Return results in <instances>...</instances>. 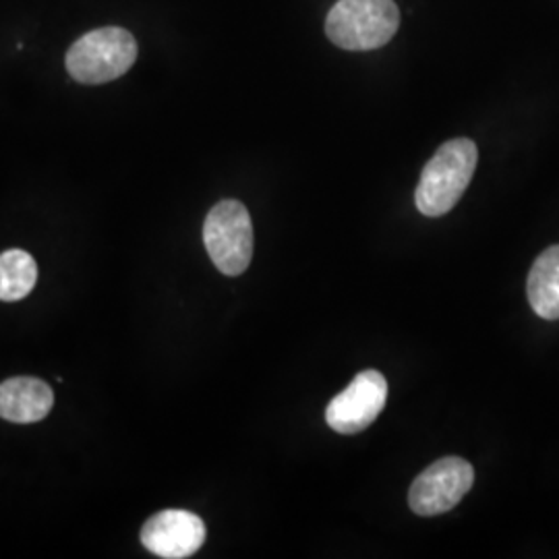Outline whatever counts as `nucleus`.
<instances>
[{
  "instance_id": "f257e3e1",
  "label": "nucleus",
  "mask_w": 559,
  "mask_h": 559,
  "mask_svg": "<svg viewBox=\"0 0 559 559\" xmlns=\"http://www.w3.org/2000/svg\"><path fill=\"white\" fill-rule=\"evenodd\" d=\"M477 160L479 150L475 141L460 138L443 143L423 168L415 191V203L420 214L429 218L448 214L471 185Z\"/></svg>"
},
{
  "instance_id": "f03ea898",
  "label": "nucleus",
  "mask_w": 559,
  "mask_h": 559,
  "mask_svg": "<svg viewBox=\"0 0 559 559\" xmlns=\"http://www.w3.org/2000/svg\"><path fill=\"white\" fill-rule=\"evenodd\" d=\"M400 11L394 0H338L325 20V34L344 50H376L394 38Z\"/></svg>"
},
{
  "instance_id": "7ed1b4c3",
  "label": "nucleus",
  "mask_w": 559,
  "mask_h": 559,
  "mask_svg": "<svg viewBox=\"0 0 559 559\" xmlns=\"http://www.w3.org/2000/svg\"><path fill=\"white\" fill-rule=\"evenodd\" d=\"M138 60V41L122 27L85 34L67 52V71L80 83L98 85L122 78Z\"/></svg>"
},
{
  "instance_id": "20e7f679",
  "label": "nucleus",
  "mask_w": 559,
  "mask_h": 559,
  "mask_svg": "<svg viewBox=\"0 0 559 559\" xmlns=\"http://www.w3.org/2000/svg\"><path fill=\"white\" fill-rule=\"evenodd\" d=\"M203 242L210 260L226 276H240L253 258V224L237 200L216 203L203 224Z\"/></svg>"
},
{
  "instance_id": "39448f33",
  "label": "nucleus",
  "mask_w": 559,
  "mask_h": 559,
  "mask_svg": "<svg viewBox=\"0 0 559 559\" xmlns=\"http://www.w3.org/2000/svg\"><path fill=\"white\" fill-rule=\"evenodd\" d=\"M475 483V471L464 459L448 456L427 466L411 485L408 503L419 516H436L456 508Z\"/></svg>"
},
{
  "instance_id": "423d86ee",
  "label": "nucleus",
  "mask_w": 559,
  "mask_h": 559,
  "mask_svg": "<svg viewBox=\"0 0 559 559\" xmlns=\"http://www.w3.org/2000/svg\"><path fill=\"white\" fill-rule=\"evenodd\" d=\"M388 400V381L376 369L360 371L355 380L328 404L325 420L342 436H353L373 425Z\"/></svg>"
},
{
  "instance_id": "0eeeda50",
  "label": "nucleus",
  "mask_w": 559,
  "mask_h": 559,
  "mask_svg": "<svg viewBox=\"0 0 559 559\" xmlns=\"http://www.w3.org/2000/svg\"><path fill=\"white\" fill-rule=\"evenodd\" d=\"M203 520L187 510H164L154 514L141 528L143 547L164 559L195 556L205 543Z\"/></svg>"
},
{
  "instance_id": "6e6552de",
  "label": "nucleus",
  "mask_w": 559,
  "mask_h": 559,
  "mask_svg": "<svg viewBox=\"0 0 559 559\" xmlns=\"http://www.w3.org/2000/svg\"><path fill=\"white\" fill-rule=\"evenodd\" d=\"M52 404V388L38 378H11L0 383V419L38 423L48 417Z\"/></svg>"
},
{
  "instance_id": "1a4fd4ad",
  "label": "nucleus",
  "mask_w": 559,
  "mask_h": 559,
  "mask_svg": "<svg viewBox=\"0 0 559 559\" xmlns=\"http://www.w3.org/2000/svg\"><path fill=\"white\" fill-rule=\"evenodd\" d=\"M528 302L543 320H559V245L540 253L528 274Z\"/></svg>"
},
{
  "instance_id": "9d476101",
  "label": "nucleus",
  "mask_w": 559,
  "mask_h": 559,
  "mask_svg": "<svg viewBox=\"0 0 559 559\" xmlns=\"http://www.w3.org/2000/svg\"><path fill=\"white\" fill-rule=\"evenodd\" d=\"M38 280L36 260L21 251L11 249L0 255V300L15 302L25 299Z\"/></svg>"
}]
</instances>
